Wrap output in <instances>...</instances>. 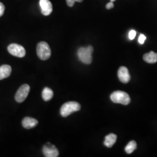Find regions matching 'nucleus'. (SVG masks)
<instances>
[{"mask_svg":"<svg viewBox=\"0 0 157 157\" xmlns=\"http://www.w3.org/2000/svg\"><path fill=\"white\" fill-rule=\"evenodd\" d=\"M113 7H114V4H113V2H111V1L109 3H108L106 5V8L107 10H111V9L113 8Z\"/></svg>","mask_w":157,"mask_h":157,"instance_id":"20","label":"nucleus"},{"mask_svg":"<svg viewBox=\"0 0 157 157\" xmlns=\"http://www.w3.org/2000/svg\"><path fill=\"white\" fill-rule=\"evenodd\" d=\"M93 48L89 45L87 47H81L78 51V59L85 64H90L92 62Z\"/></svg>","mask_w":157,"mask_h":157,"instance_id":"1","label":"nucleus"},{"mask_svg":"<svg viewBox=\"0 0 157 157\" xmlns=\"http://www.w3.org/2000/svg\"><path fill=\"white\" fill-rule=\"evenodd\" d=\"M8 52L13 56L23 58L26 55V50L22 45L17 44H11L8 47Z\"/></svg>","mask_w":157,"mask_h":157,"instance_id":"6","label":"nucleus"},{"mask_svg":"<svg viewBox=\"0 0 157 157\" xmlns=\"http://www.w3.org/2000/svg\"><path fill=\"white\" fill-rule=\"evenodd\" d=\"M37 54L40 59L45 61L50 58L51 51L48 43L41 41L37 45Z\"/></svg>","mask_w":157,"mask_h":157,"instance_id":"4","label":"nucleus"},{"mask_svg":"<svg viewBox=\"0 0 157 157\" xmlns=\"http://www.w3.org/2000/svg\"><path fill=\"white\" fill-rule=\"evenodd\" d=\"M144 61L148 63H155L157 62V54L154 51L144 54L143 57Z\"/></svg>","mask_w":157,"mask_h":157,"instance_id":"12","label":"nucleus"},{"mask_svg":"<svg viewBox=\"0 0 157 157\" xmlns=\"http://www.w3.org/2000/svg\"><path fill=\"white\" fill-rule=\"evenodd\" d=\"M12 72L11 66L8 65H4L0 67V80L8 78Z\"/></svg>","mask_w":157,"mask_h":157,"instance_id":"11","label":"nucleus"},{"mask_svg":"<svg viewBox=\"0 0 157 157\" xmlns=\"http://www.w3.org/2000/svg\"><path fill=\"white\" fill-rule=\"evenodd\" d=\"M39 122L37 119L30 117H26L23 119L22 124L23 128L27 129H32L36 127Z\"/></svg>","mask_w":157,"mask_h":157,"instance_id":"10","label":"nucleus"},{"mask_svg":"<svg viewBox=\"0 0 157 157\" xmlns=\"http://www.w3.org/2000/svg\"><path fill=\"white\" fill-rule=\"evenodd\" d=\"M41 13L44 16L50 15L52 12V6L49 0H40Z\"/></svg>","mask_w":157,"mask_h":157,"instance_id":"8","label":"nucleus"},{"mask_svg":"<svg viewBox=\"0 0 157 157\" xmlns=\"http://www.w3.org/2000/svg\"><path fill=\"white\" fill-rule=\"evenodd\" d=\"M5 11V6L4 5L0 2V17H2L4 15Z\"/></svg>","mask_w":157,"mask_h":157,"instance_id":"18","label":"nucleus"},{"mask_svg":"<svg viewBox=\"0 0 157 157\" xmlns=\"http://www.w3.org/2000/svg\"><path fill=\"white\" fill-rule=\"evenodd\" d=\"M81 108L80 105L75 101H69L63 104L60 112L63 117H67L73 112L78 111Z\"/></svg>","mask_w":157,"mask_h":157,"instance_id":"2","label":"nucleus"},{"mask_svg":"<svg viewBox=\"0 0 157 157\" xmlns=\"http://www.w3.org/2000/svg\"><path fill=\"white\" fill-rule=\"evenodd\" d=\"M30 89V88L28 84H23L22 86H21L17 91L15 97L17 102L21 103L25 101L28 95Z\"/></svg>","mask_w":157,"mask_h":157,"instance_id":"5","label":"nucleus"},{"mask_svg":"<svg viewBox=\"0 0 157 157\" xmlns=\"http://www.w3.org/2000/svg\"><path fill=\"white\" fill-rule=\"evenodd\" d=\"M117 139V136L113 133H111L109 135H107L105 137L104 144L107 147L111 148L116 143Z\"/></svg>","mask_w":157,"mask_h":157,"instance_id":"13","label":"nucleus"},{"mask_svg":"<svg viewBox=\"0 0 157 157\" xmlns=\"http://www.w3.org/2000/svg\"><path fill=\"white\" fill-rule=\"evenodd\" d=\"M66 1H67V6L71 7L73 6L75 2V0H66Z\"/></svg>","mask_w":157,"mask_h":157,"instance_id":"19","label":"nucleus"},{"mask_svg":"<svg viewBox=\"0 0 157 157\" xmlns=\"http://www.w3.org/2000/svg\"><path fill=\"white\" fill-rule=\"evenodd\" d=\"M146 40V36H145L144 34H141L140 35V36H139V37L138 41H139V42L140 44H143L144 43V41H145Z\"/></svg>","mask_w":157,"mask_h":157,"instance_id":"17","label":"nucleus"},{"mask_svg":"<svg viewBox=\"0 0 157 157\" xmlns=\"http://www.w3.org/2000/svg\"><path fill=\"white\" fill-rule=\"evenodd\" d=\"M137 148V144L135 141H131L126 146L124 150L128 154H131Z\"/></svg>","mask_w":157,"mask_h":157,"instance_id":"15","label":"nucleus"},{"mask_svg":"<svg viewBox=\"0 0 157 157\" xmlns=\"http://www.w3.org/2000/svg\"><path fill=\"white\" fill-rule=\"evenodd\" d=\"M110 98L114 103L121 104L124 105H128L130 102V98L129 94L122 91H114L111 94Z\"/></svg>","mask_w":157,"mask_h":157,"instance_id":"3","label":"nucleus"},{"mask_svg":"<svg viewBox=\"0 0 157 157\" xmlns=\"http://www.w3.org/2000/svg\"><path fill=\"white\" fill-rule=\"evenodd\" d=\"M116 1V0H111V2H114V1Z\"/></svg>","mask_w":157,"mask_h":157,"instance_id":"22","label":"nucleus"},{"mask_svg":"<svg viewBox=\"0 0 157 157\" xmlns=\"http://www.w3.org/2000/svg\"><path fill=\"white\" fill-rule=\"evenodd\" d=\"M118 78L123 83H128L130 80V76L128 68L125 67H121L118 72Z\"/></svg>","mask_w":157,"mask_h":157,"instance_id":"9","label":"nucleus"},{"mask_svg":"<svg viewBox=\"0 0 157 157\" xmlns=\"http://www.w3.org/2000/svg\"><path fill=\"white\" fill-rule=\"evenodd\" d=\"M43 152L46 157H57L59 156L58 150L54 145L51 144L50 143H47L43 146Z\"/></svg>","mask_w":157,"mask_h":157,"instance_id":"7","label":"nucleus"},{"mask_svg":"<svg viewBox=\"0 0 157 157\" xmlns=\"http://www.w3.org/2000/svg\"><path fill=\"white\" fill-rule=\"evenodd\" d=\"M54 96V93L52 90L48 87H45L42 93V97L45 101L51 100Z\"/></svg>","mask_w":157,"mask_h":157,"instance_id":"14","label":"nucleus"},{"mask_svg":"<svg viewBox=\"0 0 157 157\" xmlns=\"http://www.w3.org/2000/svg\"><path fill=\"white\" fill-rule=\"evenodd\" d=\"M83 0H75V2H82Z\"/></svg>","mask_w":157,"mask_h":157,"instance_id":"21","label":"nucleus"},{"mask_svg":"<svg viewBox=\"0 0 157 157\" xmlns=\"http://www.w3.org/2000/svg\"><path fill=\"white\" fill-rule=\"evenodd\" d=\"M136 36V32L134 30H132L129 32V39L132 40L134 39Z\"/></svg>","mask_w":157,"mask_h":157,"instance_id":"16","label":"nucleus"}]
</instances>
